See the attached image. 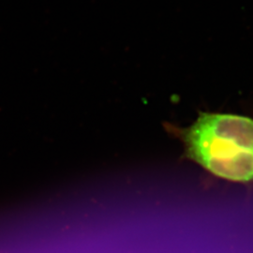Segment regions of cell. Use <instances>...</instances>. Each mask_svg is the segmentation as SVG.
<instances>
[{"label":"cell","mask_w":253,"mask_h":253,"mask_svg":"<svg viewBox=\"0 0 253 253\" xmlns=\"http://www.w3.org/2000/svg\"><path fill=\"white\" fill-rule=\"evenodd\" d=\"M189 156L220 178L253 180V119L203 113L178 132Z\"/></svg>","instance_id":"1"}]
</instances>
